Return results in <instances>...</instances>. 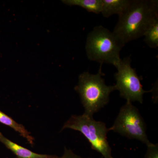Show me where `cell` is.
<instances>
[{
  "label": "cell",
  "instance_id": "6da1fadb",
  "mask_svg": "<svg viewBox=\"0 0 158 158\" xmlns=\"http://www.w3.org/2000/svg\"><path fill=\"white\" fill-rule=\"evenodd\" d=\"M158 16L157 0H132L119 15L113 33L122 44L138 39L154 19Z\"/></svg>",
  "mask_w": 158,
  "mask_h": 158
},
{
  "label": "cell",
  "instance_id": "7a4b0ae2",
  "mask_svg": "<svg viewBox=\"0 0 158 158\" xmlns=\"http://www.w3.org/2000/svg\"><path fill=\"white\" fill-rule=\"evenodd\" d=\"M102 65L96 74L88 72L81 74L78 85L75 87L85 108L84 114L92 117L108 104L110 94L115 90L114 86H107L102 78L104 74L102 73Z\"/></svg>",
  "mask_w": 158,
  "mask_h": 158
},
{
  "label": "cell",
  "instance_id": "3957f363",
  "mask_svg": "<svg viewBox=\"0 0 158 158\" xmlns=\"http://www.w3.org/2000/svg\"><path fill=\"white\" fill-rule=\"evenodd\" d=\"M124 44L113 32L102 26L94 28L87 36L86 54L90 61L113 64L120 61V52Z\"/></svg>",
  "mask_w": 158,
  "mask_h": 158
},
{
  "label": "cell",
  "instance_id": "277c9868",
  "mask_svg": "<svg viewBox=\"0 0 158 158\" xmlns=\"http://www.w3.org/2000/svg\"><path fill=\"white\" fill-rule=\"evenodd\" d=\"M66 129L81 133L89 141L92 149L100 153L104 158H113L107 137L109 130L105 123L96 121L92 116L85 114L72 115L63 125L62 130Z\"/></svg>",
  "mask_w": 158,
  "mask_h": 158
},
{
  "label": "cell",
  "instance_id": "5b68a950",
  "mask_svg": "<svg viewBox=\"0 0 158 158\" xmlns=\"http://www.w3.org/2000/svg\"><path fill=\"white\" fill-rule=\"evenodd\" d=\"M146 129L139 110L130 102L120 108L114 124L108 128L109 131H113L129 139L138 140L148 146L152 143L148 140Z\"/></svg>",
  "mask_w": 158,
  "mask_h": 158
},
{
  "label": "cell",
  "instance_id": "8992f818",
  "mask_svg": "<svg viewBox=\"0 0 158 158\" xmlns=\"http://www.w3.org/2000/svg\"><path fill=\"white\" fill-rule=\"evenodd\" d=\"M131 59L130 57L120 59L115 66L117 72L114 74L116 84L114 85L115 90L119 91L121 98L127 102H143V95L145 93L152 92V90L146 91L143 88L141 79L135 69L131 66Z\"/></svg>",
  "mask_w": 158,
  "mask_h": 158
},
{
  "label": "cell",
  "instance_id": "52a82bcc",
  "mask_svg": "<svg viewBox=\"0 0 158 158\" xmlns=\"http://www.w3.org/2000/svg\"><path fill=\"white\" fill-rule=\"evenodd\" d=\"M0 142L10 150L17 158H54L55 155L40 154L31 151L6 138L0 132Z\"/></svg>",
  "mask_w": 158,
  "mask_h": 158
},
{
  "label": "cell",
  "instance_id": "ba28073f",
  "mask_svg": "<svg viewBox=\"0 0 158 158\" xmlns=\"http://www.w3.org/2000/svg\"><path fill=\"white\" fill-rule=\"evenodd\" d=\"M132 0H102L101 13L104 17L108 18L114 14H122L131 4Z\"/></svg>",
  "mask_w": 158,
  "mask_h": 158
},
{
  "label": "cell",
  "instance_id": "9c48e42d",
  "mask_svg": "<svg viewBox=\"0 0 158 158\" xmlns=\"http://www.w3.org/2000/svg\"><path fill=\"white\" fill-rule=\"evenodd\" d=\"M0 123L2 124L13 129L15 131L19 133L23 138H25L29 144L31 145L34 144V138L31 135L25 127L22 124L18 123L13 118L9 117L5 113L0 110Z\"/></svg>",
  "mask_w": 158,
  "mask_h": 158
},
{
  "label": "cell",
  "instance_id": "30bf717a",
  "mask_svg": "<svg viewBox=\"0 0 158 158\" xmlns=\"http://www.w3.org/2000/svg\"><path fill=\"white\" fill-rule=\"evenodd\" d=\"M62 2L69 6H78L89 12L99 14L101 13L102 0H63Z\"/></svg>",
  "mask_w": 158,
  "mask_h": 158
},
{
  "label": "cell",
  "instance_id": "8fae6325",
  "mask_svg": "<svg viewBox=\"0 0 158 158\" xmlns=\"http://www.w3.org/2000/svg\"><path fill=\"white\" fill-rule=\"evenodd\" d=\"M144 41L151 48H157L158 47V16L150 23L144 32Z\"/></svg>",
  "mask_w": 158,
  "mask_h": 158
},
{
  "label": "cell",
  "instance_id": "7c38bea8",
  "mask_svg": "<svg viewBox=\"0 0 158 158\" xmlns=\"http://www.w3.org/2000/svg\"><path fill=\"white\" fill-rule=\"evenodd\" d=\"M144 158H158V144L152 143L147 146V150Z\"/></svg>",
  "mask_w": 158,
  "mask_h": 158
},
{
  "label": "cell",
  "instance_id": "4fadbf2b",
  "mask_svg": "<svg viewBox=\"0 0 158 158\" xmlns=\"http://www.w3.org/2000/svg\"><path fill=\"white\" fill-rule=\"evenodd\" d=\"M54 158H83L81 156L77 155L73 151L70 149H67L65 148L64 153L61 156H55Z\"/></svg>",
  "mask_w": 158,
  "mask_h": 158
}]
</instances>
